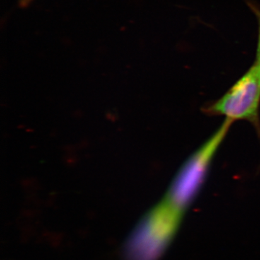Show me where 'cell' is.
<instances>
[{"mask_svg": "<svg viewBox=\"0 0 260 260\" xmlns=\"http://www.w3.org/2000/svg\"><path fill=\"white\" fill-rule=\"evenodd\" d=\"M232 122L225 120L209 140L189 157L174 178L166 199L182 211L204 184L210 164Z\"/></svg>", "mask_w": 260, "mask_h": 260, "instance_id": "obj_1", "label": "cell"}, {"mask_svg": "<svg viewBox=\"0 0 260 260\" xmlns=\"http://www.w3.org/2000/svg\"><path fill=\"white\" fill-rule=\"evenodd\" d=\"M182 212L164 199L145 217L130 236L124 248L125 260L155 259Z\"/></svg>", "mask_w": 260, "mask_h": 260, "instance_id": "obj_2", "label": "cell"}, {"mask_svg": "<svg viewBox=\"0 0 260 260\" xmlns=\"http://www.w3.org/2000/svg\"><path fill=\"white\" fill-rule=\"evenodd\" d=\"M260 64H254L223 96L204 109L209 115L223 116L225 120L249 121L260 133Z\"/></svg>", "mask_w": 260, "mask_h": 260, "instance_id": "obj_3", "label": "cell"}, {"mask_svg": "<svg viewBox=\"0 0 260 260\" xmlns=\"http://www.w3.org/2000/svg\"><path fill=\"white\" fill-rule=\"evenodd\" d=\"M249 8H251V11L255 14L256 20L258 23V42L257 47H256V60L255 62L260 64V9L259 8L252 4V3H249Z\"/></svg>", "mask_w": 260, "mask_h": 260, "instance_id": "obj_4", "label": "cell"}, {"mask_svg": "<svg viewBox=\"0 0 260 260\" xmlns=\"http://www.w3.org/2000/svg\"><path fill=\"white\" fill-rule=\"evenodd\" d=\"M32 1H34V0H20L19 1V5L22 7V8H25V7L28 6Z\"/></svg>", "mask_w": 260, "mask_h": 260, "instance_id": "obj_5", "label": "cell"}]
</instances>
